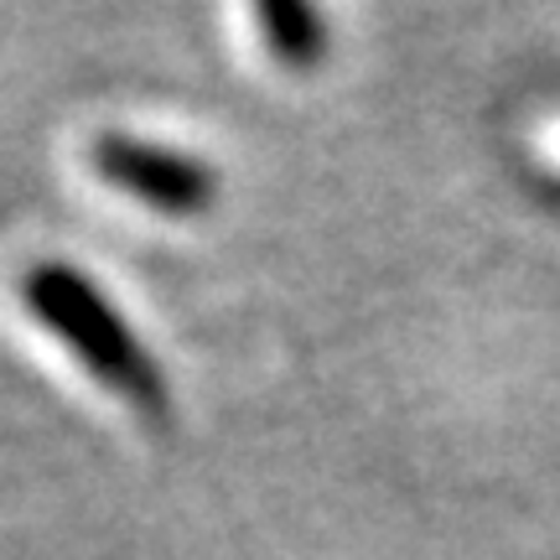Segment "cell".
<instances>
[{"label": "cell", "instance_id": "obj_1", "mask_svg": "<svg viewBox=\"0 0 560 560\" xmlns=\"http://www.w3.org/2000/svg\"><path fill=\"white\" fill-rule=\"evenodd\" d=\"M21 301L32 306V317L52 332L58 342L73 348V359L94 380L120 395L140 420H166L172 410V384L161 374L156 353L136 338V327L115 312V301L104 296L94 280L73 265H32L21 280Z\"/></svg>", "mask_w": 560, "mask_h": 560}, {"label": "cell", "instance_id": "obj_3", "mask_svg": "<svg viewBox=\"0 0 560 560\" xmlns=\"http://www.w3.org/2000/svg\"><path fill=\"white\" fill-rule=\"evenodd\" d=\"M265 32V47L276 52L285 68H317L327 58V16L317 5H301V0H265L255 11Z\"/></svg>", "mask_w": 560, "mask_h": 560}, {"label": "cell", "instance_id": "obj_2", "mask_svg": "<svg viewBox=\"0 0 560 560\" xmlns=\"http://www.w3.org/2000/svg\"><path fill=\"white\" fill-rule=\"evenodd\" d=\"M89 161L109 187H120L130 198H140L156 213L172 219H198L219 198V172L208 156L161 145V140L130 136V130H109L89 145Z\"/></svg>", "mask_w": 560, "mask_h": 560}]
</instances>
